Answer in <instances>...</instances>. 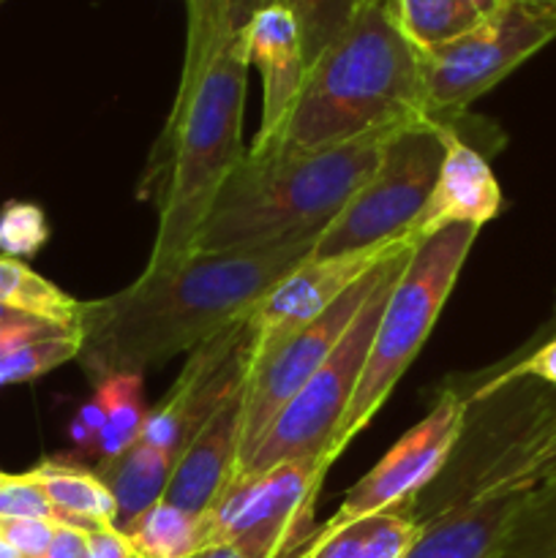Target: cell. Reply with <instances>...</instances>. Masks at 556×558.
Masks as SVG:
<instances>
[{
  "label": "cell",
  "mask_w": 556,
  "mask_h": 558,
  "mask_svg": "<svg viewBox=\"0 0 556 558\" xmlns=\"http://www.w3.org/2000/svg\"><path fill=\"white\" fill-rule=\"evenodd\" d=\"M316 240L229 254H194L158 276L80 305L76 360L93 381L142 374L180 352H194L254 314L259 300L303 265Z\"/></svg>",
  "instance_id": "6da1fadb"
},
{
  "label": "cell",
  "mask_w": 556,
  "mask_h": 558,
  "mask_svg": "<svg viewBox=\"0 0 556 558\" xmlns=\"http://www.w3.org/2000/svg\"><path fill=\"white\" fill-rule=\"evenodd\" d=\"M185 3L183 74L158 145V232L142 276L169 272L189 259L218 189L245 153L240 131L251 63L243 31H234L227 0Z\"/></svg>",
  "instance_id": "7a4b0ae2"
},
{
  "label": "cell",
  "mask_w": 556,
  "mask_h": 558,
  "mask_svg": "<svg viewBox=\"0 0 556 558\" xmlns=\"http://www.w3.org/2000/svg\"><path fill=\"white\" fill-rule=\"evenodd\" d=\"M420 118H431L423 52L403 36L387 0H368L305 69L276 134L249 153L325 150Z\"/></svg>",
  "instance_id": "3957f363"
},
{
  "label": "cell",
  "mask_w": 556,
  "mask_h": 558,
  "mask_svg": "<svg viewBox=\"0 0 556 558\" xmlns=\"http://www.w3.org/2000/svg\"><path fill=\"white\" fill-rule=\"evenodd\" d=\"M396 129L311 153L245 150L218 189L191 256L316 240L371 178Z\"/></svg>",
  "instance_id": "277c9868"
},
{
  "label": "cell",
  "mask_w": 556,
  "mask_h": 558,
  "mask_svg": "<svg viewBox=\"0 0 556 558\" xmlns=\"http://www.w3.org/2000/svg\"><path fill=\"white\" fill-rule=\"evenodd\" d=\"M556 472V387L501 376L467 396L461 430L434 480L409 501L420 526L501 488L540 485Z\"/></svg>",
  "instance_id": "5b68a950"
},
{
  "label": "cell",
  "mask_w": 556,
  "mask_h": 558,
  "mask_svg": "<svg viewBox=\"0 0 556 558\" xmlns=\"http://www.w3.org/2000/svg\"><path fill=\"white\" fill-rule=\"evenodd\" d=\"M478 232L480 227L474 223H450V227L436 229L428 238L414 243L412 256H409L379 316L352 403H349L341 428L325 456L327 469L343 456L354 436L374 420L382 403L396 390L398 379L418 357L452 287H456L458 276H461V267L472 251Z\"/></svg>",
  "instance_id": "8992f818"
},
{
  "label": "cell",
  "mask_w": 556,
  "mask_h": 558,
  "mask_svg": "<svg viewBox=\"0 0 556 558\" xmlns=\"http://www.w3.org/2000/svg\"><path fill=\"white\" fill-rule=\"evenodd\" d=\"M412 248L414 240H403L382 259L374 289L365 298L363 308L358 311L349 330L338 341V347L319 365V371L305 381L303 390L287 403V409L278 414L276 423L267 428L265 439L256 445V450L251 452L245 466L234 477H254V474H262L287 461L316 463L325 472H330L325 466V456L336 439L338 428H341L349 403H352L379 316L385 311L392 287L401 278L403 267H407L409 256H412Z\"/></svg>",
  "instance_id": "52a82bcc"
},
{
  "label": "cell",
  "mask_w": 556,
  "mask_h": 558,
  "mask_svg": "<svg viewBox=\"0 0 556 558\" xmlns=\"http://www.w3.org/2000/svg\"><path fill=\"white\" fill-rule=\"evenodd\" d=\"M450 129V123L434 118L398 125L371 178L316 238L311 256L327 259L412 240L414 223L439 178Z\"/></svg>",
  "instance_id": "ba28073f"
},
{
  "label": "cell",
  "mask_w": 556,
  "mask_h": 558,
  "mask_svg": "<svg viewBox=\"0 0 556 558\" xmlns=\"http://www.w3.org/2000/svg\"><path fill=\"white\" fill-rule=\"evenodd\" d=\"M554 38L556 9L507 0L463 36L423 52L428 114L452 125V118L467 112L474 98L499 85Z\"/></svg>",
  "instance_id": "9c48e42d"
},
{
  "label": "cell",
  "mask_w": 556,
  "mask_h": 558,
  "mask_svg": "<svg viewBox=\"0 0 556 558\" xmlns=\"http://www.w3.org/2000/svg\"><path fill=\"white\" fill-rule=\"evenodd\" d=\"M325 469L287 461L254 477H234L202 515L207 545H229L245 558H298L314 539Z\"/></svg>",
  "instance_id": "30bf717a"
},
{
  "label": "cell",
  "mask_w": 556,
  "mask_h": 558,
  "mask_svg": "<svg viewBox=\"0 0 556 558\" xmlns=\"http://www.w3.org/2000/svg\"><path fill=\"white\" fill-rule=\"evenodd\" d=\"M379 265L365 272L358 283H352L319 319L294 332L278 352H273L262 363L251 365L243 396V430H240V452L238 463H234V474L245 466L251 452L265 439L267 428L276 423V417L287 409V403L303 390L305 381L319 371V365L338 347V341L349 330L358 311L363 308L365 298L374 289Z\"/></svg>",
  "instance_id": "8fae6325"
},
{
  "label": "cell",
  "mask_w": 556,
  "mask_h": 558,
  "mask_svg": "<svg viewBox=\"0 0 556 558\" xmlns=\"http://www.w3.org/2000/svg\"><path fill=\"white\" fill-rule=\"evenodd\" d=\"M463 414L467 396L458 390L442 392L431 412L412 425L358 485L347 490L336 515L322 523L316 534L336 532L360 518L412 501L445 466L461 430Z\"/></svg>",
  "instance_id": "7c38bea8"
},
{
  "label": "cell",
  "mask_w": 556,
  "mask_h": 558,
  "mask_svg": "<svg viewBox=\"0 0 556 558\" xmlns=\"http://www.w3.org/2000/svg\"><path fill=\"white\" fill-rule=\"evenodd\" d=\"M251 374L249 319L191 352L169 396L147 412L140 439L178 461L196 430L245 390Z\"/></svg>",
  "instance_id": "4fadbf2b"
},
{
  "label": "cell",
  "mask_w": 556,
  "mask_h": 558,
  "mask_svg": "<svg viewBox=\"0 0 556 558\" xmlns=\"http://www.w3.org/2000/svg\"><path fill=\"white\" fill-rule=\"evenodd\" d=\"M398 243L376 251H360V254L327 256V259L309 256L303 265L294 267L283 281H278L259 300L254 314L249 316L251 365L270 357L294 332L319 319L352 283H358L365 272L374 270Z\"/></svg>",
  "instance_id": "5bb4252c"
},
{
  "label": "cell",
  "mask_w": 556,
  "mask_h": 558,
  "mask_svg": "<svg viewBox=\"0 0 556 558\" xmlns=\"http://www.w3.org/2000/svg\"><path fill=\"white\" fill-rule=\"evenodd\" d=\"M243 396L223 403L174 461L164 499L191 515H205L234 474L243 430Z\"/></svg>",
  "instance_id": "9a60e30c"
},
{
  "label": "cell",
  "mask_w": 556,
  "mask_h": 558,
  "mask_svg": "<svg viewBox=\"0 0 556 558\" xmlns=\"http://www.w3.org/2000/svg\"><path fill=\"white\" fill-rule=\"evenodd\" d=\"M501 210L499 180L491 172L483 153L469 145L456 129L447 134V150L442 158L439 178L425 202L423 216L412 229V240L428 238L431 232L450 223H474L483 227Z\"/></svg>",
  "instance_id": "2e32d148"
},
{
  "label": "cell",
  "mask_w": 556,
  "mask_h": 558,
  "mask_svg": "<svg viewBox=\"0 0 556 558\" xmlns=\"http://www.w3.org/2000/svg\"><path fill=\"white\" fill-rule=\"evenodd\" d=\"M249 63L262 74V123L251 147H262L287 118L305 76L303 44L294 16L281 3L254 14L243 27Z\"/></svg>",
  "instance_id": "e0dca14e"
},
{
  "label": "cell",
  "mask_w": 556,
  "mask_h": 558,
  "mask_svg": "<svg viewBox=\"0 0 556 558\" xmlns=\"http://www.w3.org/2000/svg\"><path fill=\"white\" fill-rule=\"evenodd\" d=\"M534 488L537 485L494 490L434 518L425 523L418 543L403 558H494L507 529Z\"/></svg>",
  "instance_id": "ac0fdd59"
},
{
  "label": "cell",
  "mask_w": 556,
  "mask_h": 558,
  "mask_svg": "<svg viewBox=\"0 0 556 558\" xmlns=\"http://www.w3.org/2000/svg\"><path fill=\"white\" fill-rule=\"evenodd\" d=\"M420 532L423 526L409 512V501H403L336 532L314 534L298 558H403Z\"/></svg>",
  "instance_id": "d6986e66"
},
{
  "label": "cell",
  "mask_w": 556,
  "mask_h": 558,
  "mask_svg": "<svg viewBox=\"0 0 556 558\" xmlns=\"http://www.w3.org/2000/svg\"><path fill=\"white\" fill-rule=\"evenodd\" d=\"M47 494L58 512V526H74L93 532L98 526H114L118 505L96 472L69 461H44L25 472Z\"/></svg>",
  "instance_id": "ffe728a7"
},
{
  "label": "cell",
  "mask_w": 556,
  "mask_h": 558,
  "mask_svg": "<svg viewBox=\"0 0 556 558\" xmlns=\"http://www.w3.org/2000/svg\"><path fill=\"white\" fill-rule=\"evenodd\" d=\"M172 469L174 461L167 452L156 450L142 439H136L120 456L104 458L101 466H98V477L104 480L114 505H118L114 529L123 532L142 512L164 499Z\"/></svg>",
  "instance_id": "44dd1931"
},
{
  "label": "cell",
  "mask_w": 556,
  "mask_h": 558,
  "mask_svg": "<svg viewBox=\"0 0 556 558\" xmlns=\"http://www.w3.org/2000/svg\"><path fill=\"white\" fill-rule=\"evenodd\" d=\"M136 558H191L207 548L202 515L158 501L123 529Z\"/></svg>",
  "instance_id": "7402d4cb"
},
{
  "label": "cell",
  "mask_w": 556,
  "mask_h": 558,
  "mask_svg": "<svg viewBox=\"0 0 556 558\" xmlns=\"http://www.w3.org/2000/svg\"><path fill=\"white\" fill-rule=\"evenodd\" d=\"M0 303L9 308L22 311L36 319L55 322V325L74 327L80 314V300L65 294L22 259L0 254Z\"/></svg>",
  "instance_id": "603a6c76"
},
{
  "label": "cell",
  "mask_w": 556,
  "mask_h": 558,
  "mask_svg": "<svg viewBox=\"0 0 556 558\" xmlns=\"http://www.w3.org/2000/svg\"><path fill=\"white\" fill-rule=\"evenodd\" d=\"M387 5L403 36L420 52L442 47L483 22V16L474 14L461 0H387Z\"/></svg>",
  "instance_id": "cb8c5ba5"
},
{
  "label": "cell",
  "mask_w": 556,
  "mask_h": 558,
  "mask_svg": "<svg viewBox=\"0 0 556 558\" xmlns=\"http://www.w3.org/2000/svg\"><path fill=\"white\" fill-rule=\"evenodd\" d=\"M494 558H556V472L529 494Z\"/></svg>",
  "instance_id": "d4e9b609"
},
{
  "label": "cell",
  "mask_w": 556,
  "mask_h": 558,
  "mask_svg": "<svg viewBox=\"0 0 556 558\" xmlns=\"http://www.w3.org/2000/svg\"><path fill=\"white\" fill-rule=\"evenodd\" d=\"M96 398L107 412V425L98 439V456L114 458L129 450L145 425V403H142V374H112L96 385Z\"/></svg>",
  "instance_id": "484cf974"
},
{
  "label": "cell",
  "mask_w": 556,
  "mask_h": 558,
  "mask_svg": "<svg viewBox=\"0 0 556 558\" xmlns=\"http://www.w3.org/2000/svg\"><path fill=\"white\" fill-rule=\"evenodd\" d=\"M76 354H80V336H76V327L69 332H60V336L11 343V347L0 349V387L38 379V376L60 368L63 363L76 360Z\"/></svg>",
  "instance_id": "4316f807"
},
{
  "label": "cell",
  "mask_w": 556,
  "mask_h": 558,
  "mask_svg": "<svg viewBox=\"0 0 556 558\" xmlns=\"http://www.w3.org/2000/svg\"><path fill=\"white\" fill-rule=\"evenodd\" d=\"M294 16L303 44L305 69L336 41L368 0H278Z\"/></svg>",
  "instance_id": "83f0119b"
},
{
  "label": "cell",
  "mask_w": 556,
  "mask_h": 558,
  "mask_svg": "<svg viewBox=\"0 0 556 558\" xmlns=\"http://www.w3.org/2000/svg\"><path fill=\"white\" fill-rule=\"evenodd\" d=\"M47 216L33 202H9L0 210V251L11 259H31L47 245Z\"/></svg>",
  "instance_id": "f1b7e54d"
},
{
  "label": "cell",
  "mask_w": 556,
  "mask_h": 558,
  "mask_svg": "<svg viewBox=\"0 0 556 558\" xmlns=\"http://www.w3.org/2000/svg\"><path fill=\"white\" fill-rule=\"evenodd\" d=\"M0 518H36L58 523V512L49 505L47 494L27 474L0 477Z\"/></svg>",
  "instance_id": "f546056e"
},
{
  "label": "cell",
  "mask_w": 556,
  "mask_h": 558,
  "mask_svg": "<svg viewBox=\"0 0 556 558\" xmlns=\"http://www.w3.org/2000/svg\"><path fill=\"white\" fill-rule=\"evenodd\" d=\"M58 523L36 518H0V534L20 550L22 558H44Z\"/></svg>",
  "instance_id": "4dcf8cb0"
},
{
  "label": "cell",
  "mask_w": 556,
  "mask_h": 558,
  "mask_svg": "<svg viewBox=\"0 0 556 558\" xmlns=\"http://www.w3.org/2000/svg\"><path fill=\"white\" fill-rule=\"evenodd\" d=\"M104 425H107V412H104L101 401L93 396L90 401L80 407L69 434L80 450H98V439H101L104 434Z\"/></svg>",
  "instance_id": "1f68e13d"
},
{
  "label": "cell",
  "mask_w": 556,
  "mask_h": 558,
  "mask_svg": "<svg viewBox=\"0 0 556 558\" xmlns=\"http://www.w3.org/2000/svg\"><path fill=\"white\" fill-rule=\"evenodd\" d=\"M501 376H532L540 379L543 385L556 387V336L551 341H545L543 347L534 349L532 354H527L523 360H518L512 368L499 371Z\"/></svg>",
  "instance_id": "d6a6232c"
},
{
  "label": "cell",
  "mask_w": 556,
  "mask_h": 558,
  "mask_svg": "<svg viewBox=\"0 0 556 558\" xmlns=\"http://www.w3.org/2000/svg\"><path fill=\"white\" fill-rule=\"evenodd\" d=\"M85 558H136L125 534L114 526H98L85 534Z\"/></svg>",
  "instance_id": "836d02e7"
},
{
  "label": "cell",
  "mask_w": 556,
  "mask_h": 558,
  "mask_svg": "<svg viewBox=\"0 0 556 558\" xmlns=\"http://www.w3.org/2000/svg\"><path fill=\"white\" fill-rule=\"evenodd\" d=\"M85 534L74 526H58L44 558H85Z\"/></svg>",
  "instance_id": "e575fe53"
},
{
  "label": "cell",
  "mask_w": 556,
  "mask_h": 558,
  "mask_svg": "<svg viewBox=\"0 0 556 558\" xmlns=\"http://www.w3.org/2000/svg\"><path fill=\"white\" fill-rule=\"evenodd\" d=\"M69 330H74V327L55 325V322H41V325H31V327H0V349L11 347V343H25V341H36V338L60 336V332H69Z\"/></svg>",
  "instance_id": "d590c367"
},
{
  "label": "cell",
  "mask_w": 556,
  "mask_h": 558,
  "mask_svg": "<svg viewBox=\"0 0 556 558\" xmlns=\"http://www.w3.org/2000/svg\"><path fill=\"white\" fill-rule=\"evenodd\" d=\"M273 3H278V0H227L229 20H232L234 31H243L254 20V14H259L262 9H267Z\"/></svg>",
  "instance_id": "8d00e7d4"
},
{
  "label": "cell",
  "mask_w": 556,
  "mask_h": 558,
  "mask_svg": "<svg viewBox=\"0 0 556 558\" xmlns=\"http://www.w3.org/2000/svg\"><path fill=\"white\" fill-rule=\"evenodd\" d=\"M47 319H36V316H27L22 311L9 308V305L0 303V327H31V325H41Z\"/></svg>",
  "instance_id": "74e56055"
},
{
  "label": "cell",
  "mask_w": 556,
  "mask_h": 558,
  "mask_svg": "<svg viewBox=\"0 0 556 558\" xmlns=\"http://www.w3.org/2000/svg\"><path fill=\"white\" fill-rule=\"evenodd\" d=\"M461 3L469 5V9H472L478 16H483V20H488V16H494L507 0H461Z\"/></svg>",
  "instance_id": "f35d334b"
},
{
  "label": "cell",
  "mask_w": 556,
  "mask_h": 558,
  "mask_svg": "<svg viewBox=\"0 0 556 558\" xmlns=\"http://www.w3.org/2000/svg\"><path fill=\"white\" fill-rule=\"evenodd\" d=\"M191 558H245L240 550L229 548V545H207V548H202L200 554H194Z\"/></svg>",
  "instance_id": "ab89813d"
},
{
  "label": "cell",
  "mask_w": 556,
  "mask_h": 558,
  "mask_svg": "<svg viewBox=\"0 0 556 558\" xmlns=\"http://www.w3.org/2000/svg\"><path fill=\"white\" fill-rule=\"evenodd\" d=\"M0 558H22L20 550H16L14 545L3 537V534H0Z\"/></svg>",
  "instance_id": "60d3db41"
},
{
  "label": "cell",
  "mask_w": 556,
  "mask_h": 558,
  "mask_svg": "<svg viewBox=\"0 0 556 558\" xmlns=\"http://www.w3.org/2000/svg\"><path fill=\"white\" fill-rule=\"evenodd\" d=\"M521 3H534V5H551V9H556V0H521Z\"/></svg>",
  "instance_id": "b9f144b4"
}]
</instances>
